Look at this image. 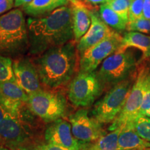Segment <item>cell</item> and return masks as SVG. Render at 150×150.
<instances>
[{
	"label": "cell",
	"mask_w": 150,
	"mask_h": 150,
	"mask_svg": "<svg viewBox=\"0 0 150 150\" xmlns=\"http://www.w3.org/2000/svg\"><path fill=\"white\" fill-rule=\"evenodd\" d=\"M29 95L16 81L0 83V104L9 113L18 116L22 108L27 106Z\"/></svg>",
	"instance_id": "14"
},
{
	"label": "cell",
	"mask_w": 150,
	"mask_h": 150,
	"mask_svg": "<svg viewBox=\"0 0 150 150\" xmlns=\"http://www.w3.org/2000/svg\"><path fill=\"white\" fill-rule=\"evenodd\" d=\"M130 47L138 49L145 58H150V35L129 31L124 35L121 45L116 52H124Z\"/></svg>",
	"instance_id": "19"
},
{
	"label": "cell",
	"mask_w": 150,
	"mask_h": 150,
	"mask_svg": "<svg viewBox=\"0 0 150 150\" xmlns=\"http://www.w3.org/2000/svg\"><path fill=\"white\" fill-rule=\"evenodd\" d=\"M103 88L96 71L89 73L79 72L71 80L67 96L76 107H88L102 94Z\"/></svg>",
	"instance_id": "7"
},
{
	"label": "cell",
	"mask_w": 150,
	"mask_h": 150,
	"mask_svg": "<svg viewBox=\"0 0 150 150\" xmlns=\"http://www.w3.org/2000/svg\"><path fill=\"white\" fill-rule=\"evenodd\" d=\"M136 65L134 53L115 52L102 62L97 75L104 86H115L127 79Z\"/></svg>",
	"instance_id": "9"
},
{
	"label": "cell",
	"mask_w": 150,
	"mask_h": 150,
	"mask_svg": "<svg viewBox=\"0 0 150 150\" xmlns=\"http://www.w3.org/2000/svg\"><path fill=\"white\" fill-rule=\"evenodd\" d=\"M33 114L27 105L18 116L7 112L0 124V147L17 150L21 147H30L33 136L32 116Z\"/></svg>",
	"instance_id": "4"
},
{
	"label": "cell",
	"mask_w": 150,
	"mask_h": 150,
	"mask_svg": "<svg viewBox=\"0 0 150 150\" xmlns=\"http://www.w3.org/2000/svg\"><path fill=\"white\" fill-rule=\"evenodd\" d=\"M16 83L28 95L42 90L41 81L35 64L27 58L13 61Z\"/></svg>",
	"instance_id": "13"
},
{
	"label": "cell",
	"mask_w": 150,
	"mask_h": 150,
	"mask_svg": "<svg viewBox=\"0 0 150 150\" xmlns=\"http://www.w3.org/2000/svg\"><path fill=\"white\" fill-rule=\"evenodd\" d=\"M138 116H145L150 118V81L144 95Z\"/></svg>",
	"instance_id": "27"
},
{
	"label": "cell",
	"mask_w": 150,
	"mask_h": 150,
	"mask_svg": "<svg viewBox=\"0 0 150 150\" xmlns=\"http://www.w3.org/2000/svg\"><path fill=\"white\" fill-rule=\"evenodd\" d=\"M32 1L33 0H14V7L16 8L19 7H23Z\"/></svg>",
	"instance_id": "33"
},
{
	"label": "cell",
	"mask_w": 150,
	"mask_h": 150,
	"mask_svg": "<svg viewBox=\"0 0 150 150\" xmlns=\"http://www.w3.org/2000/svg\"><path fill=\"white\" fill-rule=\"evenodd\" d=\"M17 150H33V149L32 148H29V147H21Z\"/></svg>",
	"instance_id": "35"
},
{
	"label": "cell",
	"mask_w": 150,
	"mask_h": 150,
	"mask_svg": "<svg viewBox=\"0 0 150 150\" xmlns=\"http://www.w3.org/2000/svg\"><path fill=\"white\" fill-rule=\"evenodd\" d=\"M121 129L119 128L110 131L95 142L87 143L83 150H117L118 136Z\"/></svg>",
	"instance_id": "20"
},
{
	"label": "cell",
	"mask_w": 150,
	"mask_h": 150,
	"mask_svg": "<svg viewBox=\"0 0 150 150\" xmlns=\"http://www.w3.org/2000/svg\"><path fill=\"white\" fill-rule=\"evenodd\" d=\"M79 56L72 42L47 50L34 61L40 81L50 88H57L72 79Z\"/></svg>",
	"instance_id": "2"
},
{
	"label": "cell",
	"mask_w": 150,
	"mask_h": 150,
	"mask_svg": "<svg viewBox=\"0 0 150 150\" xmlns=\"http://www.w3.org/2000/svg\"><path fill=\"white\" fill-rule=\"evenodd\" d=\"M149 150H150V149H149Z\"/></svg>",
	"instance_id": "38"
},
{
	"label": "cell",
	"mask_w": 150,
	"mask_h": 150,
	"mask_svg": "<svg viewBox=\"0 0 150 150\" xmlns=\"http://www.w3.org/2000/svg\"><path fill=\"white\" fill-rule=\"evenodd\" d=\"M7 112H7L5 108L3 107L2 105L0 104V124H1V122L3 121V120L4 119L6 115Z\"/></svg>",
	"instance_id": "34"
},
{
	"label": "cell",
	"mask_w": 150,
	"mask_h": 150,
	"mask_svg": "<svg viewBox=\"0 0 150 150\" xmlns=\"http://www.w3.org/2000/svg\"><path fill=\"white\" fill-rule=\"evenodd\" d=\"M149 81L150 71L147 68L141 69L137 75L136 81L133 84L122 110L108 129L110 131L132 124L138 117V112Z\"/></svg>",
	"instance_id": "8"
},
{
	"label": "cell",
	"mask_w": 150,
	"mask_h": 150,
	"mask_svg": "<svg viewBox=\"0 0 150 150\" xmlns=\"http://www.w3.org/2000/svg\"><path fill=\"white\" fill-rule=\"evenodd\" d=\"M29 54L40 55L70 42L74 38L72 6L58 8L48 16L27 19Z\"/></svg>",
	"instance_id": "1"
},
{
	"label": "cell",
	"mask_w": 150,
	"mask_h": 150,
	"mask_svg": "<svg viewBox=\"0 0 150 150\" xmlns=\"http://www.w3.org/2000/svg\"><path fill=\"white\" fill-rule=\"evenodd\" d=\"M150 149V142H147L137 134L132 124L125 125L121 129L117 140V150H147Z\"/></svg>",
	"instance_id": "16"
},
{
	"label": "cell",
	"mask_w": 150,
	"mask_h": 150,
	"mask_svg": "<svg viewBox=\"0 0 150 150\" xmlns=\"http://www.w3.org/2000/svg\"><path fill=\"white\" fill-rule=\"evenodd\" d=\"M72 28L74 39L78 42L88 31L91 24V7L72 6Z\"/></svg>",
	"instance_id": "18"
},
{
	"label": "cell",
	"mask_w": 150,
	"mask_h": 150,
	"mask_svg": "<svg viewBox=\"0 0 150 150\" xmlns=\"http://www.w3.org/2000/svg\"><path fill=\"white\" fill-rule=\"evenodd\" d=\"M122 37L112 31L104 40L86 51L79 57V72H93L108 56L115 53L121 45Z\"/></svg>",
	"instance_id": "10"
},
{
	"label": "cell",
	"mask_w": 150,
	"mask_h": 150,
	"mask_svg": "<svg viewBox=\"0 0 150 150\" xmlns=\"http://www.w3.org/2000/svg\"><path fill=\"white\" fill-rule=\"evenodd\" d=\"M69 4H70L71 6H86V7H91L90 4H87L86 1H82L81 0H66Z\"/></svg>",
	"instance_id": "31"
},
{
	"label": "cell",
	"mask_w": 150,
	"mask_h": 150,
	"mask_svg": "<svg viewBox=\"0 0 150 150\" xmlns=\"http://www.w3.org/2000/svg\"><path fill=\"white\" fill-rule=\"evenodd\" d=\"M142 15L144 18L150 21V0H144Z\"/></svg>",
	"instance_id": "30"
},
{
	"label": "cell",
	"mask_w": 150,
	"mask_h": 150,
	"mask_svg": "<svg viewBox=\"0 0 150 150\" xmlns=\"http://www.w3.org/2000/svg\"><path fill=\"white\" fill-rule=\"evenodd\" d=\"M147 150H149V149H147Z\"/></svg>",
	"instance_id": "39"
},
{
	"label": "cell",
	"mask_w": 150,
	"mask_h": 150,
	"mask_svg": "<svg viewBox=\"0 0 150 150\" xmlns=\"http://www.w3.org/2000/svg\"><path fill=\"white\" fill-rule=\"evenodd\" d=\"M91 24L88 31L80 39L76 45L79 57L88 49L104 40L113 31L103 22L96 11H91Z\"/></svg>",
	"instance_id": "15"
},
{
	"label": "cell",
	"mask_w": 150,
	"mask_h": 150,
	"mask_svg": "<svg viewBox=\"0 0 150 150\" xmlns=\"http://www.w3.org/2000/svg\"><path fill=\"white\" fill-rule=\"evenodd\" d=\"M129 1H134V0H129Z\"/></svg>",
	"instance_id": "37"
},
{
	"label": "cell",
	"mask_w": 150,
	"mask_h": 150,
	"mask_svg": "<svg viewBox=\"0 0 150 150\" xmlns=\"http://www.w3.org/2000/svg\"><path fill=\"white\" fill-rule=\"evenodd\" d=\"M0 150H10V149H8V148H6L4 147H0Z\"/></svg>",
	"instance_id": "36"
},
{
	"label": "cell",
	"mask_w": 150,
	"mask_h": 150,
	"mask_svg": "<svg viewBox=\"0 0 150 150\" xmlns=\"http://www.w3.org/2000/svg\"><path fill=\"white\" fill-rule=\"evenodd\" d=\"M133 128L140 138L150 142V118L138 116L132 123Z\"/></svg>",
	"instance_id": "22"
},
{
	"label": "cell",
	"mask_w": 150,
	"mask_h": 150,
	"mask_svg": "<svg viewBox=\"0 0 150 150\" xmlns=\"http://www.w3.org/2000/svg\"><path fill=\"white\" fill-rule=\"evenodd\" d=\"M132 83L130 79L122 81L112 86L92 110V117L101 124L112 122L119 115L130 93Z\"/></svg>",
	"instance_id": "6"
},
{
	"label": "cell",
	"mask_w": 150,
	"mask_h": 150,
	"mask_svg": "<svg viewBox=\"0 0 150 150\" xmlns=\"http://www.w3.org/2000/svg\"><path fill=\"white\" fill-rule=\"evenodd\" d=\"M127 31L144 33H150V21L142 18L134 22H128L127 26Z\"/></svg>",
	"instance_id": "25"
},
{
	"label": "cell",
	"mask_w": 150,
	"mask_h": 150,
	"mask_svg": "<svg viewBox=\"0 0 150 150\" xmlns=\"http://www.w3.org/2000/svg\"><path fill=\"white\" fill-rule=\"evenodd\" d=\"M110 1H111V0H84V1H86L87 4L93 6L104 5L108 4Z\"/></svg>",
	"instance_id": "32"
},
{
	"label": "cell",
	"mask_w": 150,
	"mask_h": 150,
	"mask_svg": "<svg viewBox=\"0 0 150 150\" xmlns=\"http://www.w3.org/2000/svg\"><path fill=\"white\" fill-rule=\"evenodd\" d=\"M99 16L103 22L110 28L117 31H122L127 29L128 20L123 18L106 4L100 6Z\"/></svg>",
	"instance_id": "21"
},
{
	"label": "cell",
	"mask_w": 150,
	"mask_h": 150,
	"mask_svg": "<svg viewBox=\"0 0 150 150\" xmlns=\"http://www.w3.org/2000/svg\"><path fill=\"white\" fill-rule=\"evenodd\" d=\"M69 4L66 0H33L22 7V10L31 18H40L48 16L58 8Z\"/></svg>",
	"instance_id": "17"
},
{
	"label": "cell",
	"mask_w": 150,
	"mask_h": 150,
	"mask_svg": "<svg viewBox=\"0 0 150 150\" xmlns=\"http://www.w3.org/2000/svg\"><path fill=\"white\" fill-rule=\"evenodd\" d=\"M9 81H16L13 61L11 58L0 55V83Z\"/></svg>",
	"instance_id": "23"
},
{
	"label": "cell",
	"mask_w": 150,
	"mask_h": 150,
	"mask_svg": "<svg viewBox=\"0 0 150 150\" xmlns=\"http://www.w3.org/2000/svg\"><path fill=\"white\" fill-rule=\"evenodd\" d=\"M131 1L129 0H111L106 5L112 10L129 21V9Z\"/></svg>",
	"instance_id": "24"
},
{
	"label": "cell",
	"mask_w": 150,
	"mask_h": 150,
	"mask_svg": "<svg viewBox=\"0 0 150 150\" xmlns=\"http://www.w3.org/2000/svg\"><path fill=\"white\" fill-rule=\"evenodd\" d=\"M73 136L82 143H91L105 134L102 124L88 115L86 109H79L69 116Z\"/></svg>",
	"instance_id": "11"
},
{
	"label": "cell",
	"mask_w": 150,
	"mask_h": 150,
	"mask_svg": "<svg viewBox=\"0 0 150 150\" xmlns=\"http://www.w3.org/2000/svg\"><path fill=\"white\" fill-rule=\"evenodd\" d=\"M33 150H70L65 147H61L50 143H39L32 148Z\"/></svg>",
	"instance_id": "28"
},
{
	"label": "cell",
	"mask_w": 150,
	"mask_h": 150,
	"mask_svg": "<svg viewBox=\"0 0 150 150\" xmlns=\"http://www.w3.org/2000/svg\"><path fill=\"white\" fill-rule=\"evenodd\" d=\"M44 137L47 143L70 150H83L87 144L82 143L74 138L70 123L63 118L50 123L45 131Z\"/></svg>",
	"instance_id": "12"
},
{
	"label": "cell",
	"mask_w": 150,
	"mask_h": 150,
	"mask_svg": "<svg viewBox=\"0 0 150 150\" xmlns=\"http://www.w3.org/2000/svg\"><path fill=\"white\" fill-rule=\"evenodd\" d=\"M27 23L23 11L12 9L0 16V55L18 57L29 51Z\"/></svg>",
	"instance_id": "3"
},
{
	"label": "cell",
	"mask_w": 150,
	"mask_h": 150,
	"mask_svg": "<svg viewBox=\"0 0 150 150\" xmlns=\"http://www.w3.org/2000/svg\"><path fill=\"white\" fill-rule=\"evenodd\" d=\"M14 7V0H0V16Z\"/></svg>",
	"instance_id": "29"
},
{
	"label": "cell",
	"mask_w": 150,
	"mask_h": 150,
	"mask_svg": "<svg viewBox=\"0 0 150 150\" xmlns=\"http://www.w3.org/2000/svg\"><path fill=\"white\" fill-rule=\"evenodd\" d=\"M27 106L33 115L47 123L61 119L67 112V101L62 94L43 89L29 95Z\"/></svg>",
	"instance_id": "5"
},
{
	"label": "cell",
	"mask_w": 150,
	"mask_h": 150,
	"mask_svg": "<svg viewBox=\"0 0 150 150\" xmlns=\"http://www.w3.org/2000/svg\"><path fill=\"white\" fill-rule=\"evenodd\" d=\"M144 0H134L131 1L129 9V22H134L135 20L143 18Z\"/></svg>",
	"instance_id": "26"
}]
</instances>
